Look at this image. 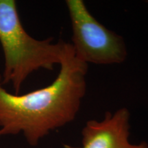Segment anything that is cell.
Returning a JSON list of instances; mask_svg holds the SVG:
<instances>
[{
  "label": "cell",
  "mask_w": 148,
  "mask_h": 148,
  "mask_svg": "<svg viewBox=\"0 0 148 148\" xmlns=\"http://www.w3.org/2000/svg\"><path fill=\"white\" fill-rule=\"evenodd\" d=\"M60 71L48 86L23 95L10 93L0 74V137L22 134L31 146L75 119L86 90L88 64L64 42Z\"/></svg>",
  "instance_id": "obj_1"
},
{
  "label": "cell",
  "mask_w": 148,
  "mask_h": 148,
  "mask_svg": "<svg viewBox=\"0 0 148 148\" xmlns=\"http://www.w3.org/2000/svg\"><path fill=\"white\" fill-rule=\"evenodd\" d=\"M0 44L4 67L1 82L10 84L18 95L24 82L39 69L51 71L59 65L64 41L53 38L38 40L31 36L22 25L14 0H0Z\"/></svg>",
  "instance_id": "obj_2"
},
{
  "label": "cell",
  "mask_w": 148,
  "mask_h": 148,
  "mask_svg": "<svg viewBox=\"0 0 148 148\" xmlns=\"http://www.w3.org/2000/svg\"><path fill=\"white\" fill-rule=\"evenodd\" d=\"M75 57L86 64L110 65L127 59L124 38L94 17L82 0H66Z\"/></svg>",
  "instance_id": "obj_3"
},
{
  "label": "cell",
  "mask_w": 148,
  "mask_h": 148,
  "mask_svg": "<svg viewBox=\"0 0 148 148\" xmlns=\"http://www.w3.org/2000/svg\"><path fill=\"white\" fill-rule=\"evenodd\" d=\"M130 119L128 109L122 107L114 112H106L100 121L89 120L82 130L80 148H148L145 141L130 143Z\"/></svg>",
  "instance_id": "obj_4"
},
{
  "label": "cell",
  "mask_w": 148,
  "mask_h": 148,
  "mask_svg": "<svg viewBox=\"0 0 148 148\" xmlns=\"http://www.w3.org/2000/svg\"><path fill=\"white\" fill-rule=\"evenodd\" d=\"M146 2H147V4H148V1H146Z\"/></svg>",
  "instance_id": "obj_5"
}]
</instances>
